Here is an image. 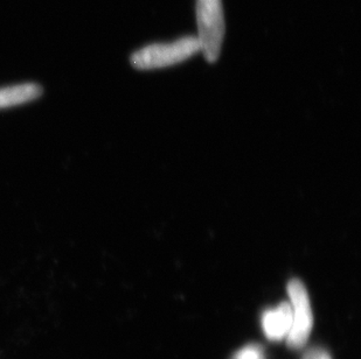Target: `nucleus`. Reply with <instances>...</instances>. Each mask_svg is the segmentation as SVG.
Here are the masks:
<instances>
[{"instance_id":"nucleus-1","label":"nucleus","mask_w":361,"mask_h":359,"mask_svg":"<svg viewBox=\"0 0 361 359\" xmlns=\"http://www.w3.org/2000/svg\"><path fill=\"white\" fill-rule=\"evenodd\" d=\"M200 51L198 37H180L171 44H154L135 51L130 62L138 70H154L178 65Z\"/></svg>"},{"instance_id":"nucleus-3","label":"nucleus","mask_w":361,"mask_h":359,"mask_svg":"<svg viewBox=\"0 0 361 359\" xmlns=\"http://www.w3.org/2000/svg\"><path fill=\"white\" fill-rule=\"evenodd\" d=\"M288 294L293 310V325L286 343L291 349H300L310 337L314 316L311 310L310 298L307 288L298 279H291L288 284Z\"/></svg>"},{"instance_id":"nucleus-7","label":"nucleus","mask_w":361,"mask_h":359,"mask_svg":"<svg viewBox=\"0 0 361 359\" xmlns=\"http://www.w3.org/2000/svg\"><path fill=\"white\" fill-rule=\"evenodd\" d=\"M303 359H331V356L321 348H312L304 353Z\"/></svg>"},{"instance_id":"nucleus-4","label":"nucleus","mask_w":361,"mask_h":359,"mask_svg":"<svg viewBox=\"0 0 361 359\" xmlns=\"http://www.w3.org/2000/svg\"><path fill=\"white\" fill-rule=\"evenodd\" d=\"M293 325V310L290 302H282L268 309L262 316L263 332L270 341H282L289 335Z\"/></svg>"},{"instance_id":"nucleus-6","label":"nucleus","mask_w":361,"mask_h":359,"mask_svg":"<svg viewBox=\"0 0 361 359\" xmlns=\"http://www.w3.org/2000/svg\"><path fill=\"white\" fill-rule=\"evenodd\" d=\"M233 359H264V356L261 346L250 344L239 350Z\"/></svg>"},{"instance_id":"nucleus-5","label":"nucleus","mask_w":361,"mask_h":359,"mask_svg":"<svg viewBox=\"0 0 361 359\" xmlns=\"http://www.w3.org/2000/svg\"><path fill=\"white\" fill-rule=\"evenodd\" d=\"M42 96V88L35 82H24L0 88V110L18 108L35 102Z\"/></svg>"},{"instance_id":"nucleus-2","label":"nucleus","mask_w":361,"mask_h":359,"mask_svg":"<svg viewBox=\"0 0 361 359\" xmlns=\"http://www.w3.org/2000/svg\"><path fill=\"white\" fill-rule=\"evenodd\" d=\"M197 24L200 51L206 61L214 63L221 53L226 25L221 0H197Z\"/></svg>"}]
</instances>
